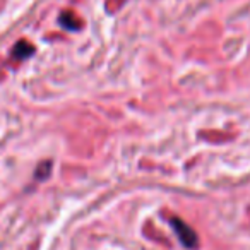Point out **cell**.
<instances>
[{
	"mask_svg": "<svg viewBox=\"0 0 250 250\" xmlns=\"http://www.w3.org/2000/svg\"><path fill=\"white\" fill-rule=\"evenodd\" d=\"M171 226H173L178 238H180V242L184 243L185 247H188V249H195V247H197V235H195V231L190 226L185 225V223L178 218H171Z\"/></svg>",
	"mask_w": 250,
	"mask_h": 250,
	"instance_id": "cell-1",
	"label": "cell"
},
{
	"mask_svg": "<svg viewBox=\"0 0 250 250\" xmlns=\"http://www.w3.org/2000/svg\"><path fill=\"white\" fill-rule=\"evenodd\" d=\"M31 53H33V46L29 45V43H26V42L18 43V45H16V48H14V57H16V59H24V57L31 55Z\"/></svg>",
	"mask_w": 250,
	"mask_h": 250,
	"instance_id": "cell-2",
	"label": "cell"
}]
</instances>
